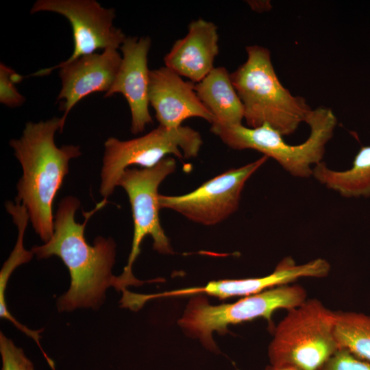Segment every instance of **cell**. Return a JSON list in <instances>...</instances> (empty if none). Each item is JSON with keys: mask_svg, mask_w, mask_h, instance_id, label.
Returning <instances> with one entry per match:
<instances>
[{"mask_svg": "<svg viewBox=\"0 0 370 370\" xmlns=\"http://www.w3.org/2000/svg\"><path fill=\"white\" fill-rule=\"evenodd\" d=\"M218 53L217 26L199 18L188 25L187 34L174 42L163 60L165 66L198 83L214 68Z\"/></svg>", "mask_w": 370, "mask_h": 370, "instance_id": "9a60e30c", "label": "cell"}, {"mask_svg": "<svg viewBox=\"0 0 370 370\" xmlns=\"http://www.w3.org/2000/svg\"><path fill=\"white\" fill-rule=\"evenodd\" d=\"M64 125L58 117L28 122L21 138L10 141L23 169L16 200L26 208L34 230L45 243L53 234V204L69 162L82 154L77 145L56 146L55 134L62 132Z\"/></svg>", "mask_w": 370, "mask_h": 370, "instance_id": "7a4b0ae2", "label": "cell"}, {"mask_svg": "<svg viewBox=\"0 0 370 370\" xmlns=\"http://www.w3.org/2000/svg\"><path fill=\"white\" fill-rule=\"evenodd\" d=\"M265 370H299L297 369L291 367H280V366H274L269 365H268Z\"/></svg>", "mask_w": 370, "mask_h": 370, "instance_id": "cb8c5ba5", "label": "cell"}, {"mask_svg": "<svg viewBox=\"0 0 370 370\" xmlns=\"http://www.w3.org/2000/svg\"><path fill=\"white\" fill-rule=\"evenodd\" d=\"M246 51L247 60L230 77L247 125L255 128L267 124L282 136L293 134L312 110L304 97L293 96L280 83L268 49L251 45Z\"/></svg>", "mask_w": 370, "mask_h": 370, "instance_id": "3957f363", "label": "cell"}, {"mask_svg": "<svg viewBox=\"0 0 370 370\" xmlns=\"http://www.w3.org/2000/svg\"><path fill=\"white\" fill-rule=\"evenodd\" d=\"M149 77V104L160 125L176 128L192 117L201 118L210 124L214 122L213 115L198 97L193 82L184 81L165 66L150 71Z\"/></svg>", "mask_w": 370, "mask_h": 370, "instance_id": "5bb4252c", "label": "cell"}, {"mask_svg": "<svg viewBox=\"0 0 370 370\" xmlns=\"http://www.w3.org/2000/svg\"><path fill=\"white\" fill-rule=\"evenodd\" d=\"M307 299L306 290L297 284L278 286L240 300L221 305H210L201 295H195L188 302L180 326L190 336L198 338L211 351L217 346L212 338L216 331L224 334L227 326L264 318L271 321L278 310H289Z\"/></svg>", "mask_w": 370, "mask_h": 370, "instance_id": "8992f818", "label": "cell"}, {"mask_svg": "<svg viewBox=\"0 0 370 370\" xmlns=\"http://www.w3.org/2000/svg\"><path fill=\"white\" fill-rule=\"evenodd\" d=\"M334 325V311L317 299L288 310L269 345L270 365L319 370L339 349Z\"/></svg>", "mask_w": 370, "mask_h": 370, "instance_id": "277c9868", "label": "cell"}, {"mask_svg": "<svg viewBox=\"0 0 370 370\" xmlns=\"http://www.w3.org/2000/svg\"><path fill=\"white\" fill-rule=\"evenodd\" d=\"M330 264L325 259L318 258L304 264H297L295 260L284 258L270 274L245 279L212 281L204 286L158 293V297H182L208 295L221 299L237 296H249L278 286L289 284L302 278H321L330 271Z\"/></svg>", "mask_w": 370, "mask_h": 370, "instance_id": "4fadbf2b", "label": "cell"}, {"mask_svg": "<svg viewBox=\"0 0 370 370\" xmlns=\"http://www.w3.org/2000/svg\"><path fill=\"white\" fill-rule=\"evenodd\" d=\"M306 123L310 129L309 137L297 145L287 144L267 124L255 128L242 124L211 125L210 131L232 149L256 150L273 158L291 175L308 177L312 175L311 166L322 162L325 145L333 136L337 119L331 109L319 107L312 110Z\"/></svg>", "mask_w": 370, "mask_h": 370, "instance_id": "5b68a950", "label": "cell"}, {"mask_svg": "<svg viewBox=\"0 0 370 370\" xmlns=\"http://www.w3.org/2000/svg\"><path fill=\"white\" fill-rule=\"evenodd\" d=\"M5 208L12 215L18 232L15 247L0 272V317L10 320L13 316L8 310L5 297L9 278L17 267L30 261L34 253L25 249L23 246V236L29 219L26 208L17 200L14 203L7 201Z\"/></svg>", "mask_w": 370, "mask_h": 370, "instance_id": "d6986e66", "label": "cell"}, {"mask_svg": "<svg viewBox=\"0 0 370 370\" xmlns=\"http://www.w3.org/2000/svg\"><path fill=\"white\" fill-rule=\"evenodd\" d=\"M151 40L149 36L127 37L120 49L122 60L110 90L105 97L121 93L125 98L132 116L131 132L137 134L153 123L149 113L150 71L148 53Z\"/></svg>", "mask_w": 370, "mask_h": 370, "instance_id": "7c38bea8", "label": "cell"}, {"mask_svg": "<svg viewBox=\"0 0 370 370\" xmlns=\"http://www.w3.org/2000/svg\"><path fill=\"white\" fill-rule=\"evenodd\" d=\"M25 76L17 73L4 63L0 64V102L8 108H17L25 102V98L17 90L16 84Z\"/></svg>", "mask_w": 370, "mask_h": 370, "instance_id": "ffe728a7", "label": "cell"}, {"mask_svg": "<svg viewBox=\"0 0 370 370\" xmlns=\"http://www.w3.org/2000/svg\"><path fill=\"white\" fill-rule=\"evenodd\" d=\"M202 145L197 131L182 125L166 128L159 125L147 134L127 140L110 137L104 143L100 193L104 199L109 197L131 165L153 167L169 155L180 159L195 158Z\"/></svg>", "mask_w": 370, "mask_h": 370, "instance_id": "52a82bcc", "label": "cell"}, {"mask_svg": "<svg viewBox=\"0 0 370 370\" xmlns=\"http://www.w3.org/2000/svg\"><path fill=\"white\" fill-rule=\"evenodd\" d=\"M39 12H56L69 21L74 48L65 62L100 49H120L127 38L121 29L114 26L115 10L103 8L95 0H38L30 13Z\"/></svg>", "mask_w": 370, "mask_h": 370, "instance_id": "30bf717a", "label": "cell"}, {"mask_svg": "<svg viewBox=\"0 0 370 370\" xmlns=\"http://www.w3.org/2000/svg\"><path fill=\"white\" fill-rule=\"evenodd\" d=\"M176 169V162L167 156L150 168L126 169L121 176L118 186L126 191L131 204L134 236L127 265L120 276L128 285L138 282L132 272L133 263L140 252L144 238L150 236L153 249L161 254L173 253L168 237L159 219L158 187L162 182Z\"/></svg>", "mask_w": 370, "mask_h": 370, "instance_id": "ba28073f", "label": "cell"}, {"mask_svg": "<svg viewBox=\"0 0 370 370\" xmlns=\"http://www.w3.org/2000/svg\"><path fill=\"white\" fill-rule=\"evenodd\" d=\"M195 90L214 118L211 125L242 124L243 106L225 67H214L204 79L195 84Z\"/></svg>", "mask_w": 370, "mask_h": 370, "instance_id": "2e32d148", "label": "cell"}, {"mask_svg": "<svg viewBox=\"0 0 370 370\" xmlns=\"http://www.w3.org/2000/svg\"><path fill=\"white\" fill-rule=\"evenodd\" d=\"M115 49H107L69 62H61L53 66L42 69L27 77H41L60 69L62 88L57 97L64 125L71 110L83 98L97 92H107L112 86L120 67L122 56Z\"/></svg>", "mask_w": 370, "mask_h": 370, "instance_id": "8fae6325", "label": "cell"}, {"mask_svg": "<svg viewBox=\"0 0 370 370\" xmlns=\"http://www.w3.org/2000/svg\"><path fill=\"white\" fill-rule=\"evenodd\" d=\"M268 158L263 156L243 166L231 169L188 193L173 196L160 195V208L176 211L199 224H217L237 210L246 182Z\"/></svg>", "mask_w": 370, "mask_h": 370, "instance_id": "9c48e42d", "label": "cell"}, {"mask_svg": "<svg viewBox=\"0 0 370 370\" xmlns=\"http://www.w3.org/2000/svg\"><path fill=\"white\" fill-rule=\"evenodd\" d=\"M105 204L106 199L92 211L86 212V219L81 224L75 219L80 201L73 196L65 197L60 201L54 217L51 238L32 249L38 258L59 257L69 269L71 285L58 300L59 311L98 308L103 301L106 290L111 286L118 288V278L112 273L115 262L114 241L98 236L90 245L84 237L88 220Z\"/></svg>", "mask_w": 370, "mask_h": 370, "instance_id": "6da1fadb", "label": "cell"}, {"mask_svg": "<svg viewBox=\"0 0 370 370\" xmlns=\"http://www.w3.org/2000/svg\"><path fill=\"white\" fill-rule=\"evenodd\" d=\"M312 175L320 183L343 197H369L370 146L361 147L349 169L332 170L321 162L312 169Z\"/></svg>", "mask_w": 370, "mask_h": 370, "instance_id": "e0dca14e", "label": "cell"}, {"mask_svg": "<svg viewBox=\"0 0 370 370\" xmlns=\"http://www.w3.org/2000/svg\"><path fill=\"white\" fill-rule=\"evenodd\" d=\"M319 370H370V362L339 349Z\"/></svg>", "mask_w": 370, "mask_h": 370, "instance_id": "7402d4cb", "label": "cell"}, {"mask_svg": "<svg viewBox=\"0 0 370 370\" xmlns=\"http://www.w3.org/2000/svg\"><path fill=\"white\" fill-rule=\"evenodd\" d=\"M334 333L339 349L370 362V315L334 311Z\"/></svg>", "mask_w": 370, "mask_h": 370, "instance_id": "ac0fdd59", "label": "cell"}, {"mask_svg": "<svg viewBox=\"0 0 370 370\" xmlns=\"http://www.w3.org/2000/svg\"><path fill=\"white\" fill-rule=\"evenodd\" d=\"M249 5L252 8V9L256 10V11H264L267 10L269 8V5L270 6L269 3H267V1H249Z\"/></svg>", "mask_w": 370, "mask_h": 370, "instance_id": "603a6c76", "label": "cell"}, {"mask_svg": "<svg viewBox=\"0 0 370 370\" xmlns=\"http://www.w3.org/2000/svg\"><path fill=\"white\" fill-rule=\"evenodd\" d=\"M0 353L2 359L1 370H34L32 362L21 348L12 340L0 333Z\"/></svg>", "mask_w": 370, "mask_h": 370, "instance_id": "44dd1931", "label": "cell"}]
</instances>
